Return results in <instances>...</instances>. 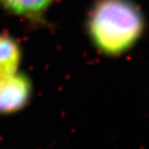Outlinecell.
<instances>
[{"instance_id": "cell-4", "label": "cell", "mask_w": 149, "mask_h": 149, "mask_svg": "<svg viewBox=\"0 0 149 149\" xmlns=\"http://www.w3.org/2000/svg\"><path fill=\"white\" fill-rule=\"evenodd\" d=\"M22 51L17 41L6 34H0V77L18 72Z\"/></svg>"}, {"instance_id": "cell-1", "label": "cell", "mask_w": 149, "mask_h": 149, "mask_svg": "<svg viewBox=\"0 0 149 149\" xmlns=\"http://www.w3.org/2000/svg\"><path fill=\"white\" fill-rule=\"evenodd\" d=\"M144 29L143 15L130 0H98L87 20L93 45L108 56L130 50L141 38Z\"/></svg>"}, {"instance_id": "cell-3", "label": "cell", "mask_w": 149, "mask_h": 149, "mask_svg": "<svg viewBox=\"0 0 149 149\" xmlns=\"http://www.w3.org/2000/svg\"><path fill=\"white\" fill-rule=\"evenodd\" d=\"M55 0H0V7L13 15L36 20L41 17Z\"/></svg>"}, {"instance_id": "cell-2", "label": "cell", "mask_w": 149, "mask_h": 149, "mask_svg": "<svg viewBox=\"0 0 149 149\" xmlns=\"http://www.w3.org/2000/svg\"><path fill=\"white\" fill-rule=\"evenodd\" d=\"M31 93V81L22 73L0 77V113L20 111L27 103Z\"/></svg>"}]
</instances>
